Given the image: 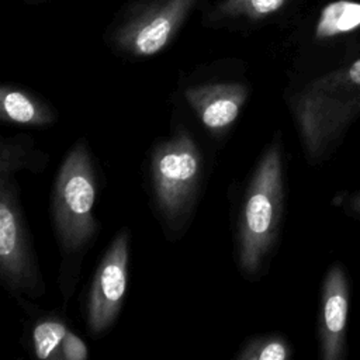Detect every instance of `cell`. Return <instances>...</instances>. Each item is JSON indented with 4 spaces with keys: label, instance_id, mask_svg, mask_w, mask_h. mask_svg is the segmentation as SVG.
Segmentation results:
<instances>
[{
    "label": "cell",
    "instance_id": "cell-1",
    "mask_svg": "<svg viewBox=\"0 0 360 360\" xmlns=\"http://www.w3.org/2000/svg\"><path fill=\"white\" fill-rule=\"evenodd\" d=\"M294 115L308 158L323 159L360 117V58L312 82L295 97Z\"/></svg>",
    "mask_w": 360,
    "mask_h": 360
},
{
    "label": "cell",
    "instance_id": "cell-2",
    "mask_svg": "<svg viewBox=\"0 0 360 360\" xmlns=\"http://www.w3.org/2000/svg\"><path fill=\"white\" fill-rule=\"evenodd\" d=\"M283 200L281 153L273 145L260 159L245 195L239 229V263L243 271H257L271 249L278 232Z\"/></svg>",
    "mask_w": 360,
    "mask_h": 360
},
{
    "label": "cell",
    "instance_id": "cell-3",
    "mask_svg": "<svg viewBox=\"0 0 360 360\" xmlns=\"http://www.w3.org/2000/svg\"><path fill=\"white\" fill-rule=\"evenodd\" d=\"M94 198L96 176L91 158L86 145L79 142L60 166L52 198L55 229L66 252L79 250L93 238Z\"/></svg>",
    "mask_w": 360,
    "mask_h": 360
},
{
    "label": "cell",
    "instance_id": "cell-4",
    "mask_svg": "<svg viewBox=\"0 0 360 360\" xmlns=\"http://www.w3.org/2000/svg\"><path fill=\"white\" fill-rule=\"evenodd\" d=\"M152 184L167 222L181 221L194 202L202 174L200 150L187 132L159 143L152 153Z\"/></svg>",
    "mask_w": 360,
    "mask_h": 360
},
{
    "label": "cell",
    "instance_id": "cell-5",
    "mask_svg": "<svg viewBox=\"0 0 360 360\" xmlns=\"http://www.w3.org/2000/svg\"><path fill=\"white\" fill-rule=\"evenodd\" d=\"M128 232L121 231L103 256L87 302V326L93 333L107 330L118 316L128 280Z\"/></svg>",
    "mask_w": 360,
    "mask_h": 360
},
{
    "label": "cell",
    "instance_id": "cell-6",
    "mask_svg": "<svg viewBox=\"0 0 360 360\" xmlns=\"http://www.w3.org/2000/svg\"><path fill=\"white\" fill-rule=\"evenodd\" d=\"M0 274L10 290H32L37 283L22 214L6 172L0 187Z\"/></svg>",
    "mask_w": 360,
    "mask_h": 360
},
{
    "label": "cell",
    "instance_id": "cell-7",
    "mask_svg": "<svg viewBox=\"0 0 360 360\" xmlns=\"http://www.w3.org/2000/svg\"><path fill=\"white\" fill-rule=\"evenodd\" d=\"M349 284L346 273L333 264L325 274L321 294L319 350L323 360H342L346 353Z\"/></svg>",
    "mask_w": 360,
    "mask_h": 360
},
{
    "label": "cell",
    "instance_id": "cell-8",
    "mask_svg": "<svg viewBox=\"0 0 360 360\" xmlns=\"http://www.w3.org/2000/svg\"><path fill=\"white\" fill-rule=\"evenodd\" d=\"M248 93L240 83H215L188 87L184 97L205 128L222 132L238 118Z\"/></svg>",
    "mask_w": 360,
    "mask_h": 360
},
{
    "label": "cell",
    "instance_id": "cell-9",
    "mask_svg": "<svg viewBox=\"0 0 360 360\" xmlns=\"http://www.w3.org/2000/svg\"><path fill=\"white\" fill-rule=\"evenodd\" d=\"M191 0H170L165 7L141 20L125 31L122 45L135 55L158 53L179 27Z\"/></svg>",
    "mask_w": 360,
    "mask_h": 360
},
{
    "label": "cell",
    "instance_id": "cell-10",
    "mask_svg": "<svg viewBox=\"0 0 360 360\" xmlns=\"http://www.w3.org/2000/svg\"><path fill=\"white\" fill-rule=\"evenodd\" d=\"M1 118L20 125L42 127L53 121V114L41 101L25 91L1 87L0 91Z\"/></svg>",
    "mask_w": 360,
    "mask_h": 360
},
{
    "label": "cell",
    "instance_id": "cell-11",
    "mask_svg": "<svg viewBox=\"0 0 360 360\" xmlns=\"http://www.w3.org/2000/svg\"><path fill=\"white\" fill-rule=\"evenodd\" d=\"M359 27L360 3L353 0H336L322 8L315 27V37L318 39L333 38L352 32Z\"/></svg>",
    "mask_w": 360,
    "mask_h": 360
},
{
    "label": "cell",
    "instance_id": "cell-12",
    "mask_svg": "<svg viewBox=\"0 0 360 360\" xmlns=\"http://www.w3.org/2000/svg\"><path fill=\"white\" fill-rule=\"evenodd\" d=\"M68 333L63 322L56 319H45L35 325L32 330L34 350L38 359H60L62 342Z\"/></svg>",
    "mask_w": 360,
    "mask_h": 360
},
{
    "label": "cell",
    "instance_id": "cell-13",
    "mask_svg": "<svg viewBox=\"0 0 360 360\" xmlns=\"http://www.w3.org/2000/svg\"><path fill=\"white\" fill-rule=\"evenodd\" d=\"M290 347L280 336H266L250 340L238 354L239 360H285Z\"/></svg>",
    "mask_w": 360,
    "mask_h": 360
},
{
    "label": "cell",
    "instance_id": "cell-14",
    "mask_svg": "<svg viewBox=\"0 0 360 360\" xmlns=\"http://www.w3.org/2000/svg\"><path fill=\"white\" fill-rule=\"evenodd\" d=\"M287 0H226L222 4L224 13L243 14L250 18H259L281 8Z\"/></svg>",
    "mask_w": 360,
    "mask_h": 360
},
{
    "label": "cell",
    "instance_id": "cell-15",
    "mask_svg": "<svg viewBox=\"0 0 360 360\" xmlns=\"http://www.w3.org/2000/svg\"><path fill=\"white\" fill-rule=\"evenodd\" d=\"M60 359L66 360H86L87 359V347L84 342L76 336L75 333H66L62 346H60Z\"/></svg>",
    "mask_w": 360,
    "mask_h": 360
},
{
    "label": "cell",
    "instance_id": "cell-16",
    "mask_svg": "<svg viewBox=\"0 0 360 360\" xmlns=\"http://www.w3.org/2000/svg\"><path fill=\"white\" fill-rule=\"evenodd\" d=\"M347 210L350 214L360 217V190L353 193L347 200Z\"/></svg>",
    "mask_w": 360,
    "mask_h": 360
}]
</instances>
